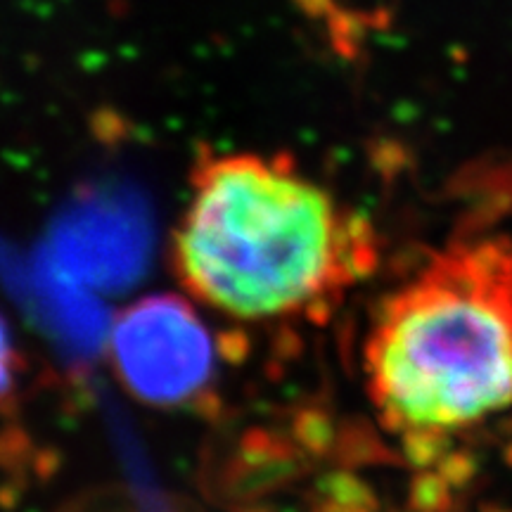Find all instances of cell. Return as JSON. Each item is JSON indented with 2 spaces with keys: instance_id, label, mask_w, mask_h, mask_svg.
Here are the masks:
<instances>
[{
  "instance_id": "1",
  "label": "cell",
  "mask_w": 512,
  "mask_h": 512,
  "mask_svg": "<svg viewBox=\"0 0 512 512\" xmlns=\"http://www.w3.org/2000/svg\"><path fill=\"white\" fill-rule=\"evenodd\" d=\"M351 233L328 192L283 157L209 155L192 176L174 264L226 316H287L335 283Z\"/></svg>"
},
{
  "instance_id": "2",
  "label": "cell",
  "mask_w": 512,
  "mask_h": 512,
  "mask_svg": "<svg viewBox=\"0 0 512 512\" xmlns=\"http://www.w3.org/2000/svg\"><path fill=\"white\" fill-rule=\"evenodd\" d=\"M370 392L392 430H451L512 403V254L439 259L382 306L366 349Z\"/></svg>"
},
{
  "instance_id": "3",
  "label": "cell",
  "mask_w": 512,
  "mask_h": 512,
  "mask_svg": "<svg viewBox=\"0 0 512 512\" xmlns=\"http://www.w3.org/2000/svg\"><path fill=\"white\" fill-rule=\"evenodd\" d=\"M119 380L136 399L178 406L214 377V342L195 309L176 294H150L119 313L112 330Z\"/></svg>"
},
{
  "instance_id": "4",
  "label": "cell",
  "mask_w": 512,
  "mask_h": 512,
  "mask_svg": "<svg viewBox=\"0 0 512 512\" xmlns=\"http://www.w3.org/2000/svg\"><path fill=\"white\" fill-rule=\"evenodd\" d=\"M41 254L83 287L124 292L150 266L152 228L136 204L91 200L57 219Z\"/></svg>"
},
{
  "instance_id": "5",
  "label": "cell",
  "mask_w": 512,
  "mask_h": 512,
  "mask_svg": "<svg viewBox=\"0 0 512 512\" xmlns=\"http://www.w3.org/2000/svg\"><path fill=\"white\" fill-rule=\"evenodd\" d=\"M19 373V354L12 344V335L5 325V320L0 318V401L8 399L15 389Z\"/></svg>"
},
{
  "instance_id": "6",
  "label": "cell",
  "mask_w": 512,
  "mask_h": 512,
  "mask_svg": "<svg viewBox=\"0 0 512 512\" xmlns=\"http://www.w3.org/2000/svg\"><path fill=\"white\" fill-rule=\"evenodd\" d=\"M446 501V489L441 484V477H420L415 484V503L422 510H439V505Z\"/></svg>"
}]
</instances>
